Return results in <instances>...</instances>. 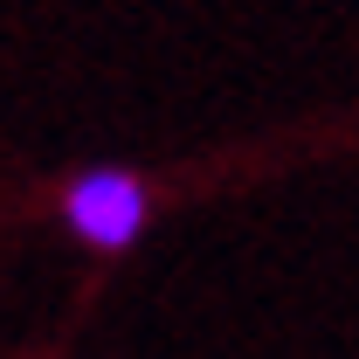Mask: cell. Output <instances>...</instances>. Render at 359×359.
Masks as SVG:
<instances>
[{"label": "cell", "instance_id": "obj_1", "mask_svg": "<svg viewBox=\"0 0 359 359\" xmlns=\"http://www.w3.org/2000/svg\"><path fill=\"white\" fill-rule=\"evenodd\" d=\"M159 215V194H152V180L132 173V166H118V159H104V166H83L76 180H62V194H55V222L69 242H83L90 256H125L145 242V228Z\"/></svg>", "mask_w": 359, "mask_h": 359}]
</instances>
